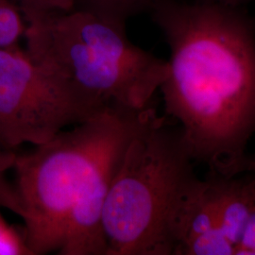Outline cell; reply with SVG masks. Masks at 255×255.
<instances>
[{"mask_svg": "<svg viewBox=\"0 0 255 255\" xmlns=\"http://www.w3.org/2000/svg\"><path fill=\"white\" fill-rule=\"evenodd\" d=\"M154 17L170 49L160 87L166 115L195 162L223 177L244 173L255 133V30L212 5L161 4Z\"/></svg>", "mask_w": 255, "mask_h": 255, "instance_id": "cell-1", "label": "cell"}, {"mask_svg": "<svg viewBox=\"0 0 255 255\" xmlns=\"http://www.w3.org/2000/svg\"><path fill=\"white\" fill-rule=\"evenodd\" d=\"M22 12L25 51L55 80L102 108L152 107L167 61L132 44L124 22L89 9Z\"/></svg>", "mask_w": 255, "mask_h": 255, "instance_id": "cell-2", "label": "cell"}, {"mask_svg": "<svg viewBox=\"0 0 255 255\" xmlns=\"http://www.w3.org/2000/svg\"><path fill=\"white\" fill-rule=\"evenodd\" d=\"M181 128L148 114L119 159L102 213L106 255H174L182 203L200 179Z\"/></svg>", "mask_w": 255, "mask_h": 255, "instance_id": "cell-3", "label": "cell"}, {"mask_svg": "<svg viewBox=\"0 0 255 255\" xmlns=\"http://www.w3.org/2000/svg\"><path fill=\"white\" fill-rule=\"evenodd\" d=\"M144 111L108 108L31 151L17 153L14 185L33 255L60 251L69 215L92 165L110 141Z\"/></svg>", "mask_w": 255, "mask_h": 255, "instance_id": "cell-4", "label": "cell"}, {"mask_svg": "<svg viewBox=\"0 0 255 255\" xmlns=\"http://www.w3.org/2000/svg\"><path fill=\"white\" fill-rule=\"evenodd\" d=\"M102 108L55 80L20 46L0 47V146H39Z\"/></svg>", "mask_w": 255, "mask_h": 255, "instance_id": "cell-5", "label": "cell"}, {"mask_svg": "<svg viewBox=\"0 0 255 255\" xmlns=\"http://www.w3.org/2000/svg\"><path fill=\"white\" fill-rule=\"evenodd\" d=\"M152 109L145 110L120 130L96 159L69 215L58 255H106L102 213L112 181L128 142Z\"/></svg>", "mask_w": 255, "mask_h": 255, "instance_id": "cell-6", "label": "cell"}, {"mask_svg": "<svg viewBox=\"0 0 255 255\" xmlns=\"http://www.w3.org/2000/svg\"><path fill=\"white\" fill-rule=\"evenodd\" d=\"M27 23L14 0H0V47L18 46Z\"/></svg>", "mask_w": 255, "mask_h": 255, "instance_id": "cell-7", "label": "cell"}, {"mask_svg": "<svg viewBox=\"0 0 255 255\" xmlns=\"http://www.w3.org/2000/svg\"><path fill=\"white\" fill-rule=\"evenodd\" d=\"M16 157L15 151L0 146V208L9 210L23 219L24 209L15 185L10 183L7 178L9 170L13 169Z\"/></svg>", "mask_w": 255, "mask_h": 255, "instance_id": "cell-8", "label": "cell"}, {"mask_svg": "<svg viewBox=\"0 0 255 255\" xmlns=\"http://www.w3.org/2000/svg\"><path fill=\"white\" fill-rule=\"evenodd\" d=\"M1 209V208H0ZM0 255H34L24 229L10 225L0 211Z\"/></svg>", "mask_w": 255, "mask_h": 255, "instance_id": "cell-9", "label": "cell"}, {"mask_svg": "<svg viewBox=\"0 0 255 255\" xmlns=\"http://www.w3.org/2000/svg\"><path fill=\"white\" fill-rule=\"evenodd\" d=\"M87 8L105 16L124 22L128 15L144 7L150 0H83Z\"/></svg>", "mask_w": 255, "mask_h": 255, "instance_id": "cell-10", "label": "cell"}, {"mask_svg": "<svg viewBox=\"0 0 255 255\" xmlns=\"http://www.w3.org/2000/svg\"><path fill=\"white\" fill-rule=\"evenodd\" d=\"M21 10L37 11H69L77 0H14Z\"/></svg>", "mask_w": 255, "mask_h": 255, "instance_id": "cell-11", "label": "cell"}, {"mask_svg": "<svg viewBox=\"0 0 255 255\" xmlns=\"http://www.w3.org/2000/svg\"><path fill=\"white\" fill-rule=\"evenodd\" d=\"M235 255H255V205L250 214L244 233L235 250Z\"/></svg>", "mask_w": 255, "mask_h": 255, "instance_id": "cell-12", "label": "cell"}, {"mask_svg": "<svg viewBox=\"0 0 255 255\" xmlns=\"http://www.w3.org/2000/svg\"><path fill=\"white\" fill-rule=\"evenodd\" d=\"M245 172H255V155L248 156L244 173Z\"/></svg>", "mask_w": 255, "mask_h": 255, "instance_id": "cell-13", "label": "cell"}]
</instances>
